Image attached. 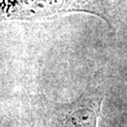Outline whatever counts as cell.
I'll use <instances>...</instances> for the list:
<instances>
[{"label":"cell","mask_w":127,"mask_h":127,"mask_svg":"<svg viewBox=\"0 0 127 127\" xmlns=\"http://www.w3.org/2000/svg\"><path fill=\"white\" fill-rule=\"evenodd\" d=\"M103 100L99 91L85 92L69 103L37 93L30 103L32 127H98Z\"/></svg>","instance_id":"obj_1"},{"label":"cell","mask_w":127,"mask_h":127,"mask_svg":"<svg viewBox=\"0 0 127 127\" xmlns=\"http://www.w3.org/2000/svg\"><path fill=\"white\" fill-rule=\"evenodd\" d=\"M73 11L94 14L111 27L107 0H0V20H32Z\"/></svg>","instance_id":"obj_2"},{"label":"cell","mask_w":127,"mask_h":127,"mask_svg":"<svg viewBox=\"0 0 127 127\" xmlns=\"http://www.w3.org/2000/svg\"><path fill=\"white\" fill-rule=\"evenodd\" d=\"M104 127H127V115L124 118L113 119L110 122L109 126L107 124H104Z\"/></svg>","instance_id":"obj_3"}]
</instances>
